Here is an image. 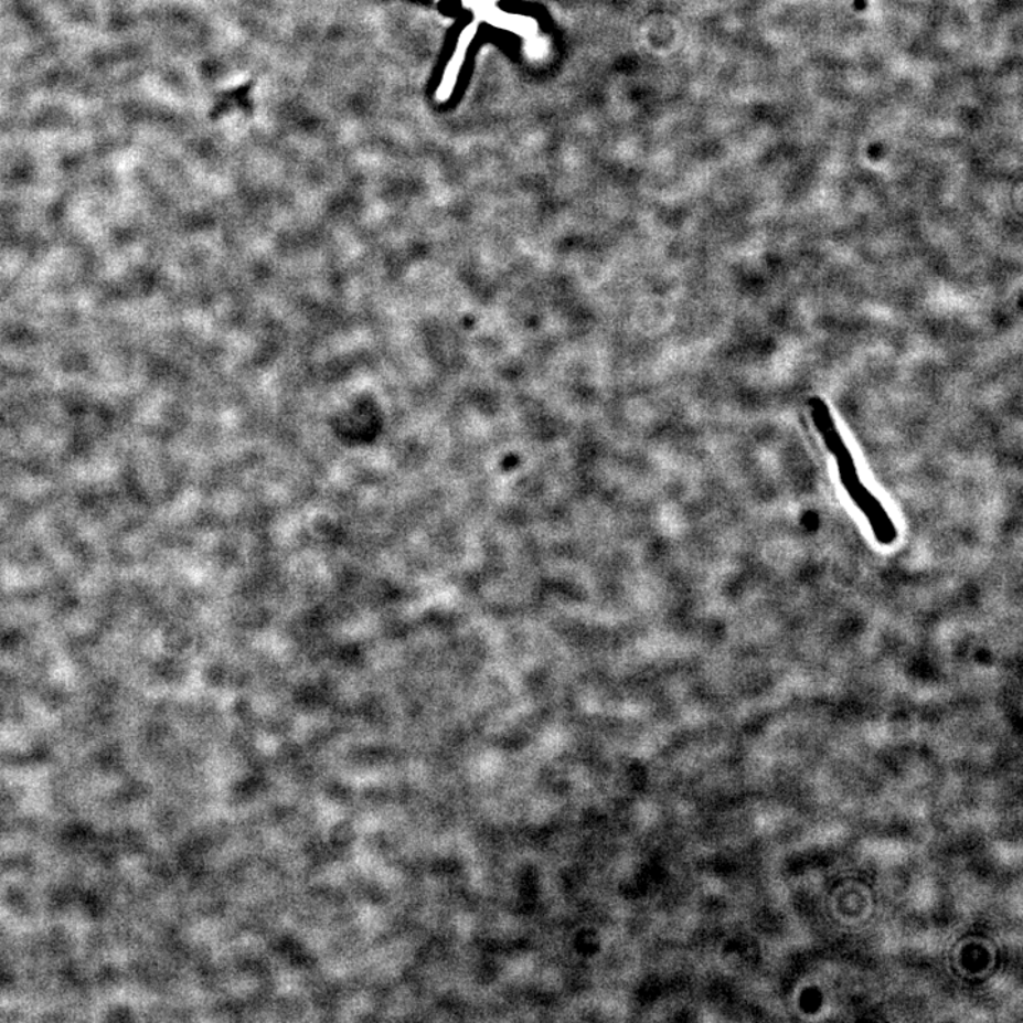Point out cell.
Here are the masks:
<instances>
[{
    "label": "cell",
    "instance_id": "6da1fadb",
    "mask_svg": "<svg viewBox=\"0 0 1023 1023\" xmlns=\"http://www.w3.org/2000/svg\"><path fill=\"white\" fill-rule=\"evenodd\" d=\"M822 431L829 448H832V451L836 454L840 477H842L840 479H842L844 488L848 489L849 495L854 499L860 511L866 513L870 526L873 528L878 541L882 543L893 542L896 539V526L893 525L892 519L880 505L877 499L867 491L866 487H863L856 466H854V461L843 441H840L832 423H827V428L822 427Z\"/></svg>",
    "mask_w": 1023,
    "mask_h": 1023
}]
</instances>
